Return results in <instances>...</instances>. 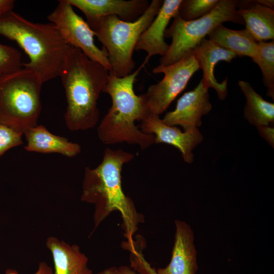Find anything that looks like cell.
I'll return each instance as SVG.
<instances>
[{
    "label": "cell",
    "mask_w": 274,
    "mask_h": 274,
    "mask_svg": "<svg viewBox=\"0 0 274 274\" xmlns=\"http://www.w3.org/2000/svg\"><path fill=\"white\" fill-rule=\"evenodd\" d=\"M255 1L262 6L273 9L274 1L273 0H255Z\"/></svg>",
    "instance_id": "cell-29"
},
{
    "label": "cell",
    "mask_w": 274,
    "mask_h": 274,
    "mask_svg": "<svg viewBox=\"0 0 274 274\" xmlns=\"http://www.w3.org/2000/svg\"><path fill=\"white\" fill-rule=\"evenodd\" d=\"M260 67L264 85L267 88V95L274 97V41L258 42V52L252 60Z\"/></svg>",
    "instance_id": "cell-21"
},
{
    "label": "cell",
    "mask_w": 274,
    "mask_h": 274,
    "mask_svg": "<svg viewBox=\"0 0 274 274\" xmlns=\"http://www.w3.org/2000/svg\"><path fill=\"white\" fill-rule=\"evenodd\" d=\"M259 133L273 148L274 146V128L270 126H256Z\"/></svg>",
    "instance_id": "cell-26"
},
{
    "label": "cell",
    "mask_w": 274,
    "mask_h": 274,
    "mask_svg": "<svg viewBox=\"0 0 274 274\" xmlns=\"http://www.w3.org/2000/svg\"><path fill=\"white\" fill-rule=\"evenodd\" d=\"M182 0H164L157 15L142 33L134 50H144L147 53L145 61L148 62L154 55L164 56L169 48L164 41L165 32L172 18L178 13Z\"/></svg>",
    "instance_id": "cell-14"
},
{
    "label": "cell",
    "mask_w": 274,
    "mask_h": 274,
    "mask_svg": "<svg viewBox=\"0 0 274 274\" xmlns=\"http://www.w3.org/2000/svg\"><path fill=\"white\" fill-rule=\"evenodd\" d=\"M131 252L130 266L108 267L97 274H156V270L145 260L136 244L128 248Z\"/></svg>",
    "instance_id": "cell-22"
},
{
    "label": "cell",
    "mask_w": 274,
    "mask_h": 274,
    "mask_svg": "<svg viewBox=\"0 0 274 274\" xmlns=\"http://www.w3.org/2000/svg\"><path fill=\"white\" fill-rule=\"evenodd\" d=\"M21 57L18 49L0 42V77L20 69Z\"/></svg>",
    "instance_id": "cell-24"
},
{
    "label": "cell",
    "mask_w": 274,
    "mask_h": 274,
    "mask_svg": "<svg viewBox=\"0 0 274 274\" xmlns=\"http://www.w3.org/2000/svg\"><path fill=\"white\" fill-rule=\"evenodd\" d=\"M172 258L168 264L156 274H196L198 270L193 232L187 223L176 220Z\"/></svg>",
    "instance_id": "cell-13"
},
{
    "label": "cell",
    "mask_w": 274,
    "mask_h": 274,
    "mask_svg": "<svg viewBox=\"0 0 274 274\" xmlns=\"http://www.w3.org/2000/svg\"><path fill=\"white\" fill-rule=\"evenodd\" d=\"M220 0H182L178 15L185 21H191L210 13Z\"/></svg>",
    "instance_id": "cell-23"
},
{
    "label": "cell",
    "mask_w": 274,
    "mask_h": 274,
    "mask_svg": "<svg viewBox=\"0 0 274 274\" xmlns=\"http://www.w3.org/2000/svg\"><path fill=\"white\" fill-rule=\"evenodd\" d=\"M23 135L0 122V158L9 150L23 144Z\"/></svg>",
    "instance_id": "cell-25"
},
{
    "label": "cell",
    "mask_w": 274,
    "mask_h": 274,
    "mask_svg": "<svg viewBox=\"0 0 274 274\" xmlns=\"http://www.w3.org/2000/svg\"><path fill=\"white\" fill-rule=\"evenodd\" d=\"M209 40L239 57L248 56L253 60L256 56L258 42L246 28L229 29L221 24L209 35Z\"/></svg>",
    "instance_id": "cell-19"
},
{
    "label": "cell",
    "mask_w": 274,
    "mask_h": 274,
    "mask_svg": "<svg viewBox=\"0 0 274 274\" xmlns=\"http://www.w3.org/2000/svg\"><path fill=\"white\" fill-rule=\"evenodd\" d=\"M46 245L54 263L53 274H92L88 258L77 245H70L55 236H49Z\"/></svg>",
    "instance_id": "cell-16"
},
{
    "label": "cell",
    "mask_w": 274,
    "mask_h": 274,
    "mask_svg": "<svg viewBox=\"0 0 274 274\" xmlns=\"http://www.w3.org/2000/svg\"><path fill=\"white\" fill-rule=\"evenodd\" d=\"M44 83L31 69H20L0 77V122L24 133L37 125Z\"/></svg>",
    "instance_id": "cell-6"
},
{
    "label": "cell",
    "mask_w": 274,
    "mask_h": 274,
    "mask_svg": "<svg viewBox=\"0 0 274 274\" xmlns=\"http://www.w3.org/2000/svg\"><path fill=\"white\" fill-rule=\"evenodd\" d=\"M192 50L199 69L203 72L201 80L202 83L208 88H214L219 99L224 100L227 95L228 78L221 83L218 82L214 75L215 66L220 61L231 62L236 55L206 39H203Z\"/></svg>",
    "instance_id": "cell-15"
},
{
    "label": "cell",
    "mask_w": 274,
    "mask_h": 274,
    "mask_svg": "<svg viewBox=\"0 0 274 274\" xmlns=\"http://www.w3.org/2000/svg\"><path fill=\"white\" fill-rule=\"evenodd\" d=\"M238 86L246 98L244 116L248 122L256 127L269 126L274 122V104L264 99L249 82L238 81Z\"/></svg>",
    "instance_id": "cell-20"
},
{
    "label": "cell",
    "mask_w": 274,
    "mask_h": 274,
    "mask_svg": "<svg viewBox=\"0 0 274 274\" xmlns=\"http://www.w3.org/2000/svg\"><path fill=\"white\" fill-rule=\"evenodd\" d=\"M133 158V154L121 149L106 148L99 164L93 168H85L81 196L82 201L94 206L92 233L112 212L118 211L128 244L135 242L133 236L139 225L144 222V216L137 212L133 200L125 194L122 187V167Z\"/></svg>",
    "instance_id": "cell-1"
},
{
    "label": "cell",
    "mask_w": 274,
    "mask_h": 274,
    "mask_svg": "<svg viewBox=\"0 0 274 274\" xmlns=\"http://www.w3.org/2000/svg\"><path fill=\"white\" fill-rule=\"evenodd\" d=\"M146 63L144 61L136 71L123 77L109 74L102 92L110 96L112 105L97 129L104 144L126 142L139 145L143 150L154 144L153 134L143 133L135 125V121H141L150 113L144 95H137L133 90L136 78Z\"/></svg>",
    "instance_id": "cell-3"
},
{
    "label": "cell",
    "mask_w": 274,
    "mask_h": 274,
    "mask_svg": "<svg viewBox=\"0 0 274 274\" xmlns=\"http://www.w3.org/2000/svg\"><path fill=\"white\" fill-rule=\"evenodd\" d=\"M236 8L246 29L257 42L274 39V10L255 1H237Z\"/></svg>",
    "instance_id": "cell-18"
},
{
    "label": "cell",
    "mask_w": 274,
    "mask_h": 274,
    "mask_svg": "<svg viewBox=\"0 0 274 274\" xmlns=\"http://www.w3.org/2000/svg\"><path fill=\"white\" fill-rule=\"evenodd\" d=\"M211 110L209 88L200 80L193 90L178 99L175 109L166 113L162 121L169 126L180 125L187 131L200 126L201 117Z\"/></svg>",
    "instance_id": "cell-11"
},
{
    "label": "cell",
    "mask_w": 274,
    "mask_h": 274,
    "mask_svg": "<svg viewBox=\"0 0 274 274\" xmlns=\"http://www.w3.org/2000/svg\"><path fill=\"white\" fill-rule=\"evenodd\" d=\"M163 2L152 0L143 14L133 22L108 16L88 23L108 52L110 74L123 77L133 72L135 63L132 56L137 42L157 15Z\"/></svg>",
    "instance_id": "cell-5"
},
{
    "label": "cell",
    "mask_w": 274,
    "mask_h": 274,
    "mask_svg": "<svg viewBox=\"0 0 274 274\" xmlns=\"http://www.w3.org/2000/svg\"><path fill=\"white\" fill-rule=\"evenodd\" d=\"M85 15L87 23L108 16L133 22L139 18L150 5L148 0H66Z\"/></svg>",
    "instance_id": "cell-12"
},
{
    "label": "cell",
    "mask_w": 274,
    "mask_h": 274,
    "mask_svg": "<svg viewBox=\"0 0 274 274\" xmlns=\"http://www.w3.org/2000/svg\"><path fill=\"white\" fill-rule=\"evenodd\" d=\"M5 274H19L15 270L8 268L5 271ZM34 274H53V270L51 267L44 261L39 263L38 268Z\"/></svg>",
    "instance_id": "cell-27"
},
{
    "label": "cell",
    "mask_w": 274,
    "mask_h": 274,
    "mask_svg": "<svg viewBox=\"0 0 274 274\" xmlns=\"http://www.w3.org/2000/svg\"><path fill=\"white\" fill-rule=\"evenodd\" d=\"M199 69L192 50L172 64L154 67L153 73H163L164 77L157 83L150 85L143 94L150 112L158 115L163 113Z\"/></svg>",
    "instance_id": "cell-8"
},
{
    "label": "cell",
    "mask_w": 274,
    "mask_h": 274,
    "mask_svg": "<svg viewBox=\"0 0 274 274\" xmlns=\"http://www.w3.org/2000/svg\"><path fill=\"white\" fill-rule=\"evenodd\" d=\"M141 129L144 133L154 135L155 144L165 143L177 148L184 161L189 163L194 161L193 150L203 140L198 128L182 132L175 126L165 124L159 115L152 113L141 121Z\"/></svg>",
    "instance_id": "cell-10"
},
{
    "label": "cell",
    "mask_w": 274,
    "mask_h": 274,
    "mask_svg": "<svg viewBox=\"0 0 274 274\" xmlns=\"http://www.w3.org/2000/svg\"><path fill=\"white\" fill-rule=\"evenodd\" d=\"M109 76L104 66L68 45L59 77L65 94L64 120L69 130H85L96 125L100 115L97 100Z\"/></svg>",
    "instance_id": "cell-2"
},
{
    "label": "cell",
    "mask_w": 274,
    "mask_h": 274,
    "mask_svg": "<svg viewBox=\"0 0 274 274\" xmlns=\"http://www.w3.org/2000/svg\"><path fill=\"white\" fill-rule=\"evenodd\" d=\"M0 35L23 50L29 61L22 66L37 73L44 83L59 77L68 44L54 24L32 22L12 10L0 17Z\"/></svg>",
    "instance_id": "cell-4"
},
{
    "label": "cell",
    "mask_w": 274,
    "mask_h": 274,
    "mask_svg": "<svg viewBox=\"0 0 274 274\" xmlns=\"http://www.w3.org/2000/svg\"><path fill=\"white\" fill-rule=\"evenodd\" d=\"M23 134L26 141L24 149L28 152L58 153L66 157H73L81 151L79 144L52 133L42 125H37L27 129Z\"/></svg>",
    "instance_id": "cell-17"
},
{
    "label": "cell",
    "mask_w": 274,
    "mask_h": 274,
    "mask_svg": "<svg viewBox=\"0 0 274 274\" xmlns=\"http://www.w3.org/2000/svg\"><path fill=\"white\" fill-rule=\"evenodd\" d=\"M15 3L14 0H0V17L12 11Z\"/></svg>",
    "instance_id": "cell-28"
},
{
    "label": "cell",
    "mask_w": 274,
    "mask_h": 274,
    "mask_svg": "<svg viewBox=\"0 0 274 274\" xmlns=\"http://www.w3.org/2000/svg\"><path fill=\"white\" fill-rule=\"evenodd\" d=\"M47 18L55 25L67 44L79 49L90 59L111 71L106 49L103 47L100 49L95 44L93 31L66 0L59 1Z\"/></svg>",
    "instance_id": "cell-9"
},
{
    "label": "cell",
    "mask_w": 274,
    "mask_h": 274,
    "mask_svg": "<svg viewBox=\"0 0 274 274\" xmlns=\"http://www.w3.org/2000/svg\"><path fill=\"white\" fill-rule=\"evenodd\" d=\"M236 2L235 0H220L210 13L191 21H185L177 14L165 30V38H171L172 41L166 53L160 58L159 65L166 66L179 61L223 22L245 24L237 11Z\"/></svg>",
    "instance_id": "cell-7"
}]
</instances>
